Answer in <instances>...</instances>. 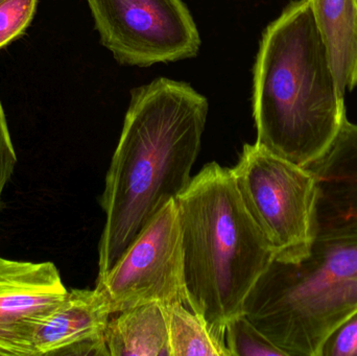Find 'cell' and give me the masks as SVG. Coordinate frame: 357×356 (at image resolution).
<instances>
[{
    "label": "cell",
    "mask_w": 357,
    "mask_h": 356,
    "mask_svg": "<svg viewBox=\"0 0 357 356\" xmlns=\"http://www.w3.org/2000/svg\"><path fill=\"white\" fill-rule=\"evenodd\" d=\"M16 163V152L10 139L8 121L0 102V206H1L2 192L12 177Z\"/></svg>",
    "instance_id": "17"
},
{
    "label": "cell",
    "mask_w": 357,
    "mask_h": 356,
    "mask_svg": "<svg viewBox=\"0 0 357 356\" xmlns=\"http://www.w3.org/2000/svg\"><path fill=\"white\" fill-rule=\"evenodd\" d=\"M100 41L121 64L193 58L201 38L182 0H87Z\"/></svg>",
    "instance_id": "7"
},
{
    "label": "cell",
    "mask_w": 357,
    "mask_h": 356,
    "mask_svg": "<svg viewBox=\"0 0 357 356\" xmlns=\"http://www.w3.org/2000/svg\"><path fill=\"white\" fill-rule=\"evenodd\" d=\"M317 185L314 235L357 233V125L346 119L331 148L307 167Z\"/></svg>",
    "instance_id": "9"
},
{
    "label": "cell",
    "mask_w": 357,
    "mask_h": 356,
    "mask_svg": "<svg viewBox=\"0 0 357 356\" xmlns=\"http://www.w3.org/2000/svg\"><path fill=\"white\" fill-rule=\"evenodd\" d=\"M320 356H357V311L327 336Z\"/></svg>",
    "instance_id": "16"
},
{
    "label": "cell",
    "mask_w": 357,
    "mask_h": 356,
    "mask_svg": "<svg viewBox=\"0 0 357 356\" xmlns=\"http://www.w3.org/2000/svg\"><path fill=\"white\" fill-rule=\"evenodd\" d=\"M1 1H2V0H0V2H1Z\"/></svg>",
    "instance_id": "18"
},
{
    "label": "cell",
    "mask_w": 357,
    "mask_h": 356,
    "mask_svg": "<svg viewBox=\"0 0 357 356\" xmlns=\"http://www.w3.org/2000/svg\"><path fill=\"white\" fill-rule=\"evenodd\" d=\"M171 356H230L226 340L182 303L165 305Z\"/></svg>",
    "instance_id": "13"
},
{
    "label": "cell",
    "mask_w": 357,
    "mask_h": 356,
    "mask_svg": "<svg viewBox=\"0 0 357 356\" xmlns=\"http://www.w3.org/2000/svg\"><path fill=\"white\" fill-rule=\"evenodd\" d=\"M38 0L0 2V49L24 35L35 16Z\"/></svg>",
    "instance_id": "15"
},
{
    "label": "cell",
    "mask_w": 357,
    "mask_h": 356,
    "mask_svg": "<svg viewBox=\"0 0 357 356\" xmlns=\"http://www.w3.org/2000/svg\"><path fill=\"white\" fill-rule=\"evenodd\" d=\"M112 316L96 290H73L38 330L37 356H110L105 330Z\"/></svg>",
    "instance_id": "10"
},
{
    "label": "cell",
    "mask_w": 357,
    "mask_h": 356,
    "mask_svg": "<svg viewBox=\"0 0 357 356\" xmlns=\"http://www.w3.org/2000/svg\"><path fill=\"white\" fill-rule=\"evenodd\" d=\"M187 305L225 338L248 295L272 263L270 246L248 211L232 169L206 165L176 199Z\"/></svg>",
    "instance_id": "3"
},
{
    "label": "cell",
    "mask_w": 357,
    "mask_h": 356,
    "mask_svg": "<svg viewBox=\"0 0 357 356\" xmlns=\"http://www.w3.org/2000/svg\"><path fill=\"white\" fill-rule=\"evenodd\" d=\"M225 340L230 356H287L260 332L245 314L227 324Z\"/></svg>",
    "instance_id": "14"
},
{
    "label": "cell",
    "mask_w": 357,
    "mask_h": 356,
    "mask_svg": "<svg viewBox=\"0 0 357 356\" xmlns=\"http://www.w3.org/2000/svg\"><path fill=\"white\" fill-rule=\"evenodd\" d=\"M357 311V233L316 234L297 263L275 261L243 314L287 356H320L327 336Z\"/></svg>",
    "instance_id": "4"
},
{
    "label": "cell",
    "mask_w": 357,
    "mask_h": 356,
    "mask_svg": "<svg viewBox=\"0 0 357 356\" xmlns=\"http://www.w3.org/2000/svg\"><path fill=\"white\" fill-rule=\"evenodd\" d=\"M232 171L275 261L303 259L314 238L317 185L312 171L257 144L243 146Z\"/></svg>",
    "instance_id": "5"
},
{
    "label": "cell",
    "mask_w": 357,
    "mask_h": 356,
    "mask_svg": "<svg viewBox=\"0 0 357 356\" xmlns=\"http://www.w3.org/2000/svg\"><path fill=\"white\" fill-rule=\"evenodd\" d=\"M96 288L112 315L150 302L187 305L176 200L167 203L114 265L98 278Z\"/></svg>",
    "instance_id": "6"
},
{
    "label": "cell",
    "mask_w": 357,
    "mask_h": 356,
    "mask_svg": "<svg viewBox=\"0 0 357 356\" xmlns=\"http://www.w3.org/2000/svg\"><path fill=\"white\" fill-rule=\"evenodd\" d=\"M253 116L256 144L302 167L328 150L347 119L307 0L291 1L262 33Z\"/></svg>",
    "instance_id": "2"
},
{
    "label": "cell",
    "mask_w": 357,
    "mask_h": 356,
    "mask_svg": "<svg viewBox=\"0 0 357 356\" xmlns=\"http://www.w3.org/2000/svg\"><path fill=\"white\" fill-rule=\"evenodd\" d=\"M207 113L205 96L183 82L159 77L132 91L102 196L98 278L190 183Z\"/></svg>",
    "instance_id": "1"
},
{
    "label": "cell",
    "mask_w": 357,
    "mask_h": 356,
    "mask_svg": "<svg viewBox=\"0 0 357 356\" xmlns=\"http://www.w3.org/2000/svg\"><path fill=\"white\" fill-rule=\"evenodd\" d=\"M67 293L54 263L0 256V356H37L38 330Z\"/></svg>",
    "instance_id": "8"
},
{
    "label": "cell",
    "mask_w": 357,
    "mask_h": 356,
    "mask_svg": "<svg viewBox=\"0 0 357 356\" xmlns=\"http://www.w3.org/2000/svg\"><path fill=\"white\" fill-rule=\"evenodd\" d=\"M105 340L110 356H171L165 305L150 302L109 320Z\"/></svg>",
    "instance_id": "12"
},
{
    "label": "cell",
    "mask_w": 357,
    "mask_h": 356,
    "mask_svg": "<svg viewBox=\"0 0 357 356\" xmlns=\"http://www.w3.org/2000/svg\"><path fill=\"white\" fill-rule=\"evenodd\" d=\"M340 93L357 86V0H307Z\"/></svg>",
    "instance_id": "11"
}]
</instances>
